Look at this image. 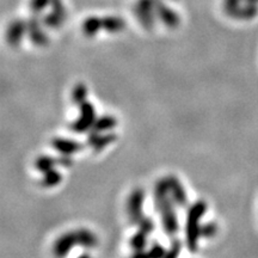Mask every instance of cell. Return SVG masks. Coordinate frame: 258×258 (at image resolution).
Listing matches in <instances>:
<instances>
[{
	"label": "cell",
	"instance_id": "1",
	"mask_svg": "<svg viewBox=\"0 0 258 258\" xmlns=\"http://www.w3.org/2000/svg\"><path fill=\"white\" fill-rule=\"evenodd\" d=\"M156 3L157 0H137L133 6L135 17L146 30H152L156 24Z\"/></svg>",
	"mask_w": 258,
	"mask_h": 258
},
{
	"label": "cell",
	"instance_id": "2",
	"mask_svg": "<svg viewBox=\"0 0 258 258\" xmlns=\"http://www.w3.org/2000/svg\"><path fill=\"white\" fill-rule=\"evenodd\" d=\"M206 205L203 202H198L194 205V207L190 209L188 217V225H186V237H188V243L190 250H195L198 237L201 234L199 231V219L205 214Z\"/></svg>",
	"mask_w": 258,
	"mask_h": 258
},
{
	"label": "cell",
	"instance_id": "3",
	"mask_svg": "<svg viewBox=\"0 0 258 258\" xmlns=\"http://www.w3.org/2000/svg\"><path fill=\"white\" fill-rule=\"evenodd\" d=\"M156 14L157 18L169 29H175L179 25L180 18L173 9L165 4L163 0H157L156 3Z\"/></svg>",
	"mask_w": 258,
	"mask_h": 258
},
{
	"label": "cell",
	"instance_id": "4",
	"mask_svg": "<svg viewBox=\"0 0 258 258\" xmlns=\"http://www.w3.org/2000/svg\"><path fill=\"white\" fill-rule=\"evenodd\" d=\"M28 24V36L30 41L36 46H46L48 43V36L47 34L42 30L41 22L38 19L37 15H34L27 22Z\"/></svg>",
	"mask_w": 258,
	"mask_h": 258
},
{
	"label": "cell",
	"instance_id": "5",
	"mask_svg": "<svg viewBox=\"0 0 258 258\" xmlns=\"http://www.w3.org/2000/svg\"><path fill=\"white\" fill-rule=\"evenodd\" d=\"M28 32V24L23 19H15L11 24L9 25L8 31H6V40L11 46H18L23 40L24 35Z\"/></svg>",
	"mask_w": 258,
	"mask_h": 258
},
{
	"label": "cell",
	"instance_id": "6",
	"mask_svg": "<svg viewBox=\"0 0 258 258\" xmlns=\"http://www.w3.org/2000/svg\"><path fill=\"white\" fill-rule=\"evenodd\" d=\"M95 120V110L90 103H82V115L80 118L73 125L74 131L84 132L89 129L92 125V122Z\"/></svg>",
	"mask_w": 258,
	"mask_h": 258
},
{
	"label": "cell",
	"instance_id": "7",
	"mask_svg": "<svg viewBox=\"0 0 258 258\" xmlns=\"http://www.w3.org/2000/svg\"><path fill=\"white\" fill-rule=\"evenodd\" d=\"M258 15V4H252V3H244L238 6L234 11H232L230 15L232 18L241 19V21H249Z\"/></svg>",
	"mask_w": 258,
	"mask_h": 258
},
{
	"label": "cell",
	"instance_id": "8",
	"mask_svg": "<svg viewBox=\"0 0 258 258\" xmlns=\"http://www.w3.org/2000/svg\"><path fill=\"white\" fill-rule=\"evenodd\" d=\"M74 244H77V238H76V232L74 233H67L59 238V240L56 241L54 250H55L56 254L59 256H64L66 253L70 252V250L72 249Z\"/></svg>",
	"mask_w": 258,
	"mask_h": 258
},
{
	"label": "cell",
	"instance_id": "9",
	"mask_svg": "<svg viewBox=\"0 0 258 258\" xmlns=\"http://www.w3.org/2000/svg\"><path fill=\"white\" fill-rule=\"evenodd\" d=\"M103 29L108 32H120L125 28V22L121 17H115V16H106L102 18Z\"/></svg>",
	"mask_w": 258,
	"mask_h": 258
},
{
	"label": "cell",
	"instance_id": "10",
	"mask_svg": "<svg viewBox=\"0 0 258 258\" xmlns=\"http://www.w3.org/2000/svg\"><path fill=\"white\" fill-rule=\"evenodd\" d=\"M82 29L85 36L93 37L96 34H98V31L101 30V29H103L102 18L95 17V16H92V17H88L83 22Z\"/></svg>",
	"mask_w": 258,
	"mask_h": 258
},
{
	"label": "cell",
	"instance_id": "11",
	"mask_svg": "<svg viewBox=\"0 0 258 258\" xmlns=\"http://www.w3.org/2000/svg\"><path fill=\"white\" fill-rule=\"evenodd\" d=\"M143 191L141 190H137L133 195H132L131 200H129V214H131L132 219H139L141 217V206H143ZM138 221V220H137Z\"/></svg>",
	"mask_w": 258,
	"mask_h": 258
},
{
	"label": "cell",
	"instance_id": "12",
	"mask_svg": "<svg viewBox=\"0 0 258 258\" xmlns=\"http://www.w3.org/2000/svg\"><path fill=\"white\" fill-rule=\"evenodd\" d=\"M54 147L56 150H59L60 152H62L63 154H71L74 151L79 150V145L78 143H73V141L70 140H63V139H56L54 140Z\"/></svg>",
	"mask_w": 258,
	"mask_h": 258
},
{
	"label": "cell",
	"instance_id": "13",
	"mask_svg": "<svg viewBox=\"0 0 258 258\" xmlns=\"http://www.w3.org/2000/svg\"><path fill=\"white\" fill-rule=\"evenodd\" d=\"M76 238H77V244L83 245V246L85 247H92L95 246L97 243L95 235L89 231L80 230L78 232H76Z\"/></svg>",
	"mask_w": 258,
	"mask_h": 258
},
{
	"label": "cell",
	"instance_id": "14",
	"mask_svg": "<svg viewBox=\"0 0 258 258\" xmlns=\"http://www.w3.org/2000/svg\"><path fill=\"white\" fill-rule=\"evenodd\" d=\"M64 19L66 18L61 17V16L55 14V12L51 11L49 14L43 16V18H42V23L50 29H57L63 24Z\"/></svg>",
	"mask_w": 258,
	"mask_h": 258
},
{
	"label": "cell",
	"instance_id": "15",
	"mask_svg": "<svg viewBox=\"0 0 258 258\" xmlns=\"http://www.w3.org/2000/svg\"><path fill=\"white\" fill-rule=\"evenodd\" d=\"M50 6V0H30L29 2V8L34 15H40Z\"/></svg>",
	"mask_w": 258,
	"mask_h": 258
},
{
	"label": "cell",
	"instance_id": "16",
	"mask_svg": "<svg viewBox=\"0 0 258 258\" xmlns=\"http://www.w3.org/2000/svg\"><path fill=\"white\" fill-rule=\"evenodd\" d=\"M60 180V175L55 171H47L46 172V176H44L43 178V184L47 185V186H53L55 185L56 183H59Z\"/></svg>",
	"mask_w": 258,
	"mask_h": 258
},
{
	"label": "cell",
	"instance_id": "17",
	"mask_svg": "<svg viewBox=\"0 0 258 258\" xmlns=\"http://www.w3.org/2000/svg\"><path fill=\"white\" fill-rule=\"evenodd\" d=\"M114 123L115 120L112 117H103L96 122L95 127L97 131H106V129H110Z\"/></svg>",
	"mask_w": 258,
	"mask_h": 258
},
{
	"label": "cell",
	"instance_id": "18",
	"mask_svg": "<svg viewBox=\"0 0 258 258\" xmlns=\"http://www.w3.org/2000/svg\"><path fill=\"white\" fill-rule=\"evenodd\" d=\"M50 8H51V11L55 12L61 17L66 18V10H64V6H63V3L62 0H50Z\"/></svg>",
	"mask_w": 258,
	"mask_h": 258
},
{
	"label": "cell",
	"instance_id": "19",
	"mask_svg": "<svg viewBox=\"0 0 258 258\" xmlns=\"http://www.w3.org/2000/svg\"><path fill=\"white\" fill-rule=\"evenodd\" d=\"M86 92H88V90L82 84H79V85L76 86V89H74L73 91V99L74 102H78V103H84V96H86Z\"/></svg>",
	"mask_w": 258,
	"mask_h": 258
},
{
	"label": "cell",
	"instance_id": "20",
	"mask_svg": "<svg viewBox=\"0 0 258 258\" xmlns=\"http://www.w3.org/2000/svg\"><path fill=\"white\" fill-rule=\"evenodd\" d=\"M54 164H55V160L51 159V158H48V157H43V158H41V159L37 160V167L42 171L51 170V167H53Z\"/></svg>",
	"mask_w": 258,
	"mask_h": 258
},
{
	"label": "cell",
	"instance_id": "21",
	"mask_svg": "<svg viewBox=\"0 0 258 258\" xmlns=\"http://www.w3.org/2000/svg\"><path fill=\"white\" fill-rule=\"evenodd\" d=\"M244 3V0H224V9L226 14L230 15L232 11H234L238 6L241 5Z\"/></svg>",
	"mask_w": 258,
	"mask_h": 258
},
{
	"label": "cell",
	"instance_id": "22",
	"mask_svg": "<svg viewBox=\"0 0 258 258\" xmlns=\"http://www.w3.org/2000/svg\"><path fill=\"white\" fill-rule=\"evenodd\" d=\"M135 238H137V239H134V241H133L134 246L138 247L139 250H141L145 246V238L143 239V234L138 235V237H135Z\"/></svg>",
	"mask_w": 258,
	"mask_h": 258
},
{
	"label": "cell",
	"instance_id": "23",
	"mask_svg": "<svg viewBox=\"0 0 258 258\" xmlns=\"http://www.w3.org/2000/svg\"><path fill=\"white\" fill-rule=\"evenodd\" d=\"M244 3H252V4H258V0H244Z\"/></svg>",
	"mask_w": 258,
	"mask_h": 258
}]
</instances>
